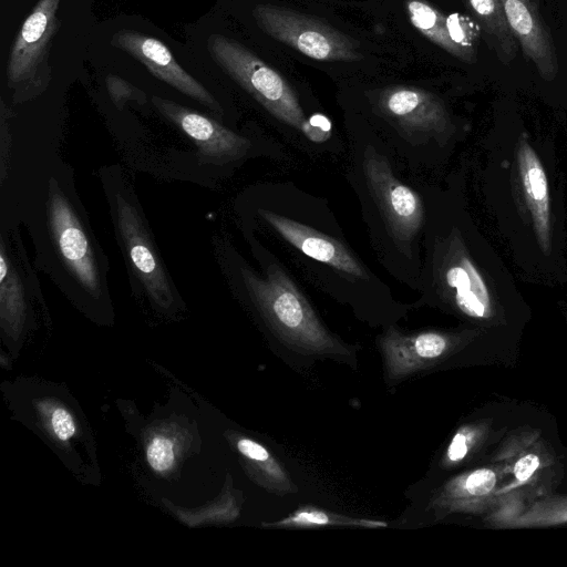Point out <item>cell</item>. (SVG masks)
<instances>
[{"label":"cell","instance_id":"obj_1","mask_svg":"<svg viewBox=\"0 0 567 567\" xmlns=\"http://www.w3.org/2000/svg\"><path fill=\"white\" fill-rule=\"evenodd\" d=\"M248 291L277 338L300 354L328 357L355 367V351L332 334L287 274L272 265L266 278L243 270Z\"/></svg>","mask_w":567,"mask_h":567},{"label":"cell","instance_id":"obj_2","mask_svg":"<svg viewBox=\"0 0 567 567\" xmlns=\"http://www.w3.org/2000/svg\"><path fill=\"white\" fill-rule=\"evenodd\" d=\"M208 50L221 70L271 115L315 140L296 93L277 71L239 42L220 34L209 38Z\"/></svg>","mask_w":567,"mask_h":567},{"label":"cell","instance_id":"obj_3","mask_svg":"<svg viewBox=\"0 0 567 567\" xmlns=\"http://www.w3.org/2000/svg\"><path fill=\"white\" fill-rule=\"evenodd\" d=\"M62 1L37 0L9 44L3 73L17 101L40 93L51 80L49 55L60 29Z\"/></svg>","mask_w":567,"mask_h":567},{"label":"cell","instance_id":"obj_4","mask_svg":"<svg viewBox=\"0 0 567 567\" xmlns=\"http://www.w3.org/2000/svg\"><path fill=\"white\" fill-rule=\"evenodd\" d=\"M254 17L265 33L311 59H362L357 43L351 38L308 16L274 4H258L254 9Z\"/></svg>","mask_w":567,"mask_h":567},{"label":"cell","instance_id":"obj_5","mask_svg":"<svg viewBox=\"0 0 567 567\" xmlns=\"http://www.w3.org/2000/svg\"><path fill=\"white\" fill-rule=\"evenodd\" d=\"M471 337L466 332L424 330L406 333L389 328L379 338L386 384L395 385L432 369L465 346Z\"/></svg>","mask_w":567,"mask_h":567},{"label":"cell","instance_id":"obj_6","mask_svg":"<svg viewBox=\"0 0 567 567\" xmlns=\"http://www.w3.org/2000/svg\"><path fill=\"white\" fill-rule=\"evenodd\" d=\"M364 174L392 235L400 241H410L423 223V205L420 196L399 181L385 158L367 153Z\"/></svg>","mask_w":567,"mask_h":567},{"label":"cell","instance_id":"obj_7","mask_svg":"<svg viewBox=\"0 0 567 567\" xmlns=\"http://www.w3.org/2000/svg\"><path fill=\"white\" fill-rule=\"evenodd\" d=\"M49 220L52 236L64 265L90 292L101 290V278L89 237L66 197L50 192Z\"/></svg>","mask_w":567,"mask_h":567},{"label":"cell","instance_id":"obj_8","mask_svg":"<svg viewBox=\"0 0 567 567\" xmlns=\"http://www.w3.org/2000/svg\"><path fill=\"white\" fill-rule=\"evenodd\" d=\"M114 45L143 63L157 79L220 114L221 107L205 86L185 71L159 40L134 30H121Z\"/></svg>","mask_w":567,"mask_h":567},{"label":"cell","instance_id":"obj_9","mask_svg":"<svg viewBox=\"0 0 567 567\" xmlns=\"http://www.w3.org/2000/svg\"><path fill=\"white\" fill-rule=\"evenodd\" d=\"M154 106L197 146L205 161L225 163L244 155L249 142L218 122L171 100L154 96Z\"/></svg>","mask_w":567,"mask_h":567},{"label":"cell","instance_id":"obj_10","mask_svg":"<svg viewBox=\"0 0 567 567\" xmlns=\"http://www.w3.org/2000/svg\"><path fill=\"white\" fill-rule=\"evenodd\" d=\"M116 220L124 248L147 292L163 306L172 301V287L135 207L116 197Z\"/></svg>","mask_w":567,"mask_h":567},{"label":"cell","instance_id":"obj_11","mask_svg":"<svg viewBox=\"0 0 567 567\" xmlns=\"http://www.w3.org/2000/svg\"><path fill=\"white\" fill-rule=\"evenodd\" d=\"M381 111L408 134H443L450 124L442 101L434 94L408 86L384 90L379 97Z\"/></svg>","mask_w":567,"mask_h":567},{"label":"cell","instance_id":"obj_12","mask_svg":"<svg viewBox=\"0 0 567 567\" xmlns=\"http://www.w3.org/2000/svg\"><path fill=\"white\" fill-rule=\"evenodd\" d=\"M497 468L478 467L445 482L431 497L429 508L435 519L450 514H486L496 503Z\"/></svg>","mask_w":567,"mask_h":567},{"label":"cell","instance_id":"obj_13","mask_svg":"<svg viewBox=\"0 0 567 567\" xmlns=\"http://www.w3.org/2000/svg\"><path fill=\"white\" fill-rule=\"evenodd\" d=\"M440 279L451 303L462 315L477 321L494 317L492 296L483 277L455 244L442 266Z\"/></svg>","mask_w":567,"mask_h":567},{"label":"cell","instance_id":"obj_14","mask_svg":"<svg viewBox=\"0 0 567 567\" xmlns=\"http://www.w3.org/2000/svg\"><path fill=\"white\" fill-rule=\"evenodd\" d=\"M260 214L284 239L305 255L354 278L367 277L361 262L339 240L282 215L269 210Z\"/></svg>","mask_w":567,"mask_h":567},{"label":"cell","instance_id":"obj_15","mask_svg":"<svg viewBox=\"0 0 567 567\" xmlns=\"http://www.w3.org/2000/svg\"><path fill=\"white\" fill-rule=\"evenodd\" d=\"M499 1L524 53L534 62L544 79L553 80L558 71V61L551 37L533 0Z\"/></svg>","mask_w":567,"mask_h":567},{"label":"cell","instance_id":"obj_16","mask_svg":"<svg viewBox=\"0 0 567 567\" xmlns=\"http://www.w3.org/2000/svg\"><path fill=\"white\" fill-rule=\"evenodd\" d=\"M517 165L537 241L542 250L547 254L551 249L548 181L538 155L523 136L517 147Z\"/></svg>","mask_w":567,"mask_h":567},{"label":"cell","instance_id":"obj_17","mask_svg":"<svg viewBox=\"0 0 567 567\" xmlns=\"http://www.w3.org/2000/svg\"><path fill=\"white\" fill-rule=\"evenodd\" d=\"M486 40L504 64H509L517 54L516 37L511 30L499 0H468Z\"/></svg>","mask_w":567,"mask_h":567},{"label":"cell","instance_id":"obj_18","mask_svg":"<svg viewBox=\"0 0 567 567\" xmlns=\"http://www.w3.org/2000/svg\"><path fill=\"white\" fill-rule=\"evenodd\" d=\"M239 453L251 463L258 483L278 496L297 493L298 487L280 462L260 443L243 437L237 442Z\"/></svg>","mask_w":567,"mask_h":567},{"label":"cell","instance_id":"obj_19","mask_svg":"<svg viewBox=\"0 0 567 567\" xmlns=\"http://www.w3.org/2000/svg\"><path fill=\"white\" fill-rule=\"evenodd\" d=\"M406 11L414 28L433 43L465 62L474 61L470 54L452 41L446 18L433 6L423 0H408Z\"/></svg>","mask_w":567,"mask_h":567},{"label":"cell","instance_id":"obj_20","mask_svg":"<svg viewBox=\"0 0 567 567\" xmlns=\"http://www.w3.org/2000/svg\"><path fill=\"white\" fill-rule=\"evenodd\" d=\"M274 528H321L334 526H352L365 528L386 527L388 523L377 519L357 518L330 512L316 506H300L288 516L271 523H262Z\"/></svg>","mask_w":567,"mask_h":567},{"label":"cell","instance_id":"obj_21","mask_svg":"<svg viewBox=\"0 0 567 567\" xmlns=\"http://www.w3.org/2000/svg\"><path fill=\"white\" fill-rule=\"evenodd\" d=\"M489 427L486 420L461 425L446 445L439 462L440 467L449 471L470 461L485 444Z\"/></svg>","mask_w":567,"mask_h":567},{"label":"cell","instance_id":"obj_22","mask_svg":"<svg viewBox=\"0 0 567 567\" xmlns=\"http://www.w3.org/2000/svg\"><path fill=\"white\" fill-rule=\"evenodd\" d=\"M23 286L4 244L0 251V303L4 316L19 319L24 307Z\"/></svg>","mask_w":567,"mask_h":567},{"label":"cell","instance_id":"obj_23","mask_svg":"<svg viewBox=\"0 0 567 567\" xmlns=\"http://www.w3.org/2000/svg\"><path fill=\"white\" fill-rule=\"evenodd\" d=\"M446 25L452 41L475 60L474 44L478 30L474 23L460 13H453L446 18Z\"/></svg>","mask_w":567,"mask_h":567},{"label":"cell","instance_id":"obj_24","mask_svg":"<svg viewBox=\"0 0 567 567\" xmlns=\"http://www.w3.org/2000/svg\"><path fill=\"white\" fill-rule=\"evenodd\" d=\"M147 460L156 471L163 472L169 468L174 461L172 442L164 437H155L148 445Z\"/></svg>","mask_w":567,"mask_h":567},{"label":"cell","instance_id":"obj_25","mask_svg":"<svg viewBox=\"0 0 567 567\" xmlns=\"http://www.w3.org/2000/svg\"><path fill=\"white\" fill-rule=\"evenodd\" d=\"M543 467L542 457L535 452H525L513 464V473L520 484L528 482Z\"/></svg>","mask_w":567,"mask_h":567},{"label":"cell","instance_id":"obj_26","mask_svg":"<svg viewBox=\"0 0 567 567\" xmlns=\"http://www.w3.org/2000/svg\"><path fill=\"white\" fill-rule=\"evenodd\" d=\"M54 433L60 440H69L75 431L71 415L63 409H58L52 416Z\"/></svg>","mask_w":567,"mask_h":567}]
</instances>
